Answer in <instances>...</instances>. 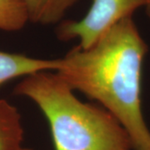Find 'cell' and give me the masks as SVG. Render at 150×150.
<instances>
[{"instance_id":"cell-1","label":"cell","mask_w":150,"mask_h":150,"mask_svg":"<svg viewBox=\"0 0 150 150\" xmlns=\"http://www.w3.org/2000/svg\"><path fill=\"white\" fill-rule=\"evenodd\" d=\"M147 45L132 17L114 24L89 48H72L57 74L93 99L123 126L133 150H150L142 111V68Z\"/></svg>"},{"instance_id":"cell-3","label":"cell","mask_w":150,"mask_h":150,"mask_svg":"<svg viewBox=\"0 0 150 150\" xmlns=\"http://www.w3.org/2000/svg\"><path fill=\"white\" fill-rule=\"evenodd\" d=\"M146 0H93L86 15L79 21L62 22L56 29L59 40H79V47L89 48L104 33L125 18L132 17Z\"/></svg>"},{"instance_id":"cell-5","label":"cell","mask_w":150,"mask_h":150,"mask_svg":"<svg viewBox=\"0 0 150 150\" xmlns=\"http://www.w3.org/2000/svg\"><path fill=\"white\" fill-rule=\"evenodd\" d=\"M23 129L18 108L0 99V150H18L22 147Z\"/></svg>"},{"instance_id":"cell-2","label":"cell","mask_w":150,"mask_h":150,"mask_svg":"<svg viewBox=\"0 0 150 150\" xmlns=\"http://www.w3.org/2000/svg\"><path fill=\"white\" fill-rule=\"evenodd\" d=\"M55 71L24 77L13 94L27 97L47 118L55 150H132L123 126L105 108L80 101Z\"/></svg>"},{"instance_id":"cell-7","label":"cell","mask_w":150,"mask_h":150,"mask_svg":"<svg viewBox=\"0 0 150 150\" xmlns=\"http://www.w3.org/2000/svg\"><path fill=\"white\" fill-rule=\"evenodd\" d=\"M29 21L23 0H0V29L8 32L21 30Z\"/></svg>"},{"instance_id":"cell-8","label":"cell","mask_w":150,"mask_h":150,"mask_svg":"<svg viewBox=\"0 0 150 150\" xmlns=\"http://www.w3.org/2000/svg\"><path fill=\"white\" fill-rule=\"evenodd\" d=\"M145 9L148 16L150 18V0H146V5H145Z\"/></svg>"},{"instance_id":"cell-6","label":"cell","mask_w":150,"mask_h":150,"mask_svg":"<svg viewBox=\"0 0 150 150\" xmlns=\"http://www.w3.org/2000/svg\"><path fill=\"white\" fill-rule=\"evenodd\" d=\"M79 0H23L29 21L42 25L58 23Z\"/></svg>"},{"instance_id":"cell-4","label":"cell","mask_w":150,"mask_h":150,"mask_svg":"<svg viewBox=\"0 0 150 150\" xmlns=\"http://www.w3.org/2000/svg\"><path fill=\"white\" fill-rule=\"evenodd\" d=\"M61 68V59H41L24 54L0 51V86L15 78L41 71H58Z\"/></svg>"},{"instance_id":"cell-9","label":"cell","mask_w":150,"mask_h":150,"mask_svg":"<svg viewBox=\"0 0 150 150\" xmlns=\"http://www.w3.org/2000/svg\"><path fill=\"white\" fill-rule=\"evenodd\" d=\"M18 150H33V149H26V148H23V147H21Z\"/></svg>"}]
</instances>
